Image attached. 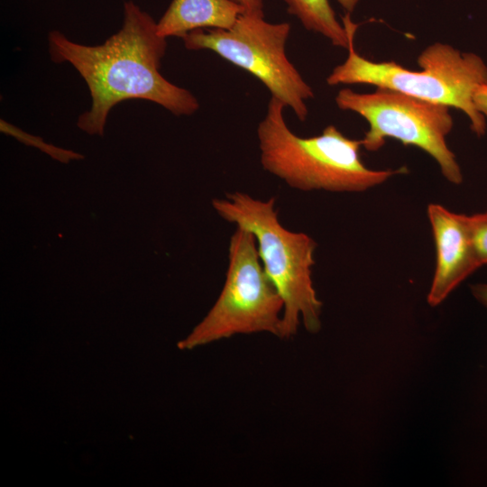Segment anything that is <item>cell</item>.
I'll return each mask as SVG.
<instances>
[{"mask_svg":"<svg viewBox=\"0 0 487 487\" xmlns=\"http://www.w3.org/2000/svg\"><path fill=\"white\" fill-rule=\"evenodd\" d=\"M122 29L98 46H85L51 32L49 44L56 62H69L88 86L92 106L78 126L89 134L103 135L107 115L117 103L145 99L176 115H189L199 107L187 89L168 81L159 71L166 39L157 33L150 14L133 2L124 3Z\"/></svg>","mask_w":487,"mask_h":487,"instance_id":"cell-1","label":"cell"},{"mask_svg":"<svg viewBox=\"0 0 487 487\" xmlns=\"http://www.w3.org/2000/svg\"><path fill=\"white\" fill-rule=\"evenodd\" d=\"M285 106L271 96L257 127L261 164L289 187L302 190L363 192L390 178L408 172L406 167L375 170L360 155L361 140L346 137L335 125L317 136L299 137L283 117Z\"/></svg>","mask_w":487,"mask_h":487,"instance_id":"cell-2","label":"cell"},{"mask_svg":"<svg viewBox=\"0 0 487 487\" xmlns=\"http://www.w3.org/2000/svg\"><path fill=\"white\" fill-rule=\"evenodd\" d=\"M212 206L221 218L253 234L262 267L283 301L280 338L293 336L300 323L317 333L323 304L312 280L316 241L281 225L275 198L262 200L234 191L214 198Z\"/></svg>","mask_w":487,"mask_h":487,"instance_id":"cell-3","label":"cell"},{"mask_svg":"<svg viewBox=\"0 0 487 487\" xmlns=\"http://www.w3.org/2000/svg\"><path fill=\"white\" fill-rule=\"evenodd\" d=\"M342 21L349 37L348 56L326 78L329 86L367 84L443 104L463 111L477 136L485 133V117L477 111L473 100L477 87L487 84V65L480 56L436 42L418 57L421 70L408 69L393 60L372 61L354 49L357 24L351 21L350 14L346 13Z\"/></svg>","mask_w":487,"mask_h":487,"instance_id":"cell-4","label":"cell"},{"mask_svg":"<svg viewBox=\"0 0 487 487\" xmlns=\"http://www.w3.org/2000/svg\"><path fill=\"white\" fill-rule=\"evenodd\" d=\"M283 301L265 272L250 231L236 227L228 247L225 280L216 301L179 344L193 348L240 334L281 335Z\"/></svg>","mask_w":487,"mask_h":487,"instance_id":"cell-5","label":"cell"},{"mask_svg":"<svg viewBox=\"0 0 487 487\" xmlns=\"http://www.w3.org/2000/svg\"><path fill=\"white\" fill-rule=\"evenodd\" d=\"M335 101L341 110L356 113L368 123L361 139L365 150L376 152L387 138H393L426 152L449 182H463L461 168L446 142L454 125L449 106L384 87L365 94L343 88Z\"/></svg>","mask_w":487,"mask_h":487,"instance_id":"cell-6","label":"cell"},{"mask_svg":"<svg viewBox=\"0 0 487 487\" xmlns=\"http://www.w3.org/2000/svg\"><path fill=\"white\" fill-rule=\"evenodd\" d=\"M289 32V23H271L244 14L228 30L198 29L182 39L187 49L212 51L251 73L304 122L308 115L306 102L314 92L286 55Z\"/></svg>","mask_w":487,"mask_h":487,"instance_id":"cell-7","label":"cell"},{"mask_svg":"<svg viewBox=\"0 0 487 487\" xmlns=\"http://www.w3.org/2000/svg\"><path fill=\"white\" fill-rule=\"evenodd\" d=\"M427 216L436 246V269L427 302L441 304L480 265L473 247L468 216L429 204Z\"/></svg>","mask_w":487,"mask_h":487,"instance_id":"cell-8","label":"cell"},{"mask_svg":"<svg viewBox=\"0 0 487 487\" xmlns=\"http://www.w3.org/2000/svg\"><path fill=\"white\" fill-rule=\"evenodd\" d=\"M244 9L232 0H172L156 24L159 36L183 38L191 31L210 28L228 30Z\"/></svg>","mask_w":487,"mask_h":487,"instance_id":"cell-9","label":"cell"},{"mask_svg":"<svg viewBox=\"0 0 487 487\" xmlns=\"http://www.w3.org/2000/svg\"><path fill=\"white\" fill-rule=\"evenodd\" d=\"M289 14L296 16L305 29L319 33L339 48H348L347 31L335 15L328 0H283Z\"/></svg>","mask_w":487,"mask_h":487,"instance_id":"cell-10","label":"cell"},{"mask_svg":"<svg viewBox=\"0 0 487 487\" xmlns=\"http://www.w3.org/2000/svg\"><path fill=\"white\" fill-rule=\"evenodd\" d=\"M473 247L478 263L487 264V212L468 216Z\"/></svg>","mask_w":487,"mask_h":487,"instance_id":"cell-11","label":"cell"},{"mask_svg":"<svg viewBox=\"0 0 487 487\" xmlns=\"http://www.w3.org/2000/svg\"><path fill=\"white\" fill-rule=\"evenodd\" d=\"M1 130L3 132L13 134L14 136L17 137L20 141L23 142L24 143H28V144L40 148L41 151L47 152L52 158L60 161L68 162L69 161L72 159L83 158L82 155L78 154L72 151H66V150L54 147L50 144H46L42 142L41 139L25 134L24 133L19 131L18 129H14L13 127L11 128V125H7V124L3 121L1 122Z\"/></svg>","mask_w":487,"mask_h":487,"instance_id":"cell-12","label":"cell"},{"mask_svg":"<svg viewBox=\"0 0 487 487\" xmlns=\"http://www.w3.org/2000/svg\"><path fill=\"white\" fill-rule=\"evenodd\" d=\"M240 5L245 11V14L264 17L262 0H232Z\"/></svg>","mask_w":487,"mask_h":487,"instance_id":"cell-13","label":"cell"},{"mask_svg":"<svg viewBox=\"0 0 487 487\" xmlns=\"http://www.w3.org/2000/svg\"><path fill=\"white\" fill-rule=\"evenodd\" d=\"M473 100L477 111L487 118V84L477 87L473 94Z\"/></svg>","mask_w":487,"mask_h":487,"instance_id":"cell-14","label":"cell"},{"mask_svg":"<svg viewBox=\"0 0 487 487\" xmlns=\"http://www.w3.org/2000/svg\"><path fill=\"white\" fill-rule=\"evenodd\" d=\"M471 291L475 299L487 308V284H473L471 285Z\"/></svg>","mask_w":487,"mask_h":487,"instance_id":"cell-15","label":"cell"},{"mask_svg":"<svg viewBox=\"0 0 487 487\" xmlns=\"http://www.w3.org/2000/svg\"><path fill=\"white\" fill-rule=\"evenodd\" d=\"M340 5L346 11V13L351 14L356 5L358 4L359 0H337Z\"/></svg>","mask_w":487,"mask_h":487,"instance_id":"cell-16","label":"cell"}]
</instances>
